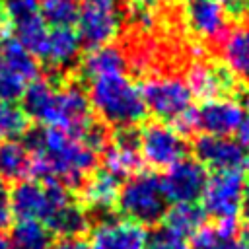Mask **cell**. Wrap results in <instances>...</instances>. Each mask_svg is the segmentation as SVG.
Here are the masks:
<instances>
[{
	"label": "cell",
	"mask_w": 249,
	"mask_h": 249,
	"mask_svg": "<svg viewBox=\"0 0 249 249\" xmlns=\"http://www.w3.org/2000/svg\"><path fill=\"white\" fill-rule=\"evenodd\" d=\"M23 144L31 152V173L66 187L82 185L93 173L97 161V152L84 138L60 128H33Z\"/></svg>",
	"instance_id": "1"
},
{
	"label": "cell",
	"mask_w": 249,
	"mask_h": 249,
	"mask_svg": "<svg viewBox=\"0 0 249 249\" xmlns=\"http://www.w3.org/2000/svg\"><path fill=\"white\" fill-rule=\"evenodd\" d=\"M21 103L25 117L35 119L43 126L60 128L80 138L93 124L88 91L78 84L58 88L53 80L37 78L25 88Z\"/></svg>",
	"instance_id": "2"
},
{
	"label": "cell",
	"mask_w": 249,
	"mask_h": 249,
	"mask_svg": "<svg viewBox=\"0 0 249 249\" xmlns=\"http://www.w3.org/2000/svg\"><path fill=\"white\" fill-rule=\"evenodd\" d=\"M88 99L91 111H95L105 124L117 128H132L146 117L140 88L126 74L91 80Z\"/></svg>",
	"instance_id": "3"
},
{
	"label": "cell",
	"mask_w": 249,
	"mask_h": 249,
	"mask_svg": "<svg viewBox=\"0 0 249 249\" xmlns=\"http://www.w3.org/2000/svg\"><path fill=\"white\" fill-rule=\"evenodd\" d=\"M117 206L126 220L140 226L160 222L167 210L160 177L150 171H138L130 175L119 189Z\"/></svg>",
	"instance_id": "4"
},
{
	"label": "cell",
	"mask_w": 249,
	"mask_h": 249,
	"mask_svg": "<svg viewBox=\"0 0 249 249\" xmlns=\"http://www.w3.org/2000/svg\"><path fill=\"white\" fill-rule=\"evenodd\" d=\"M70 193L58 181H19L10 191L12 214L18 220L47 222L54 210L68 204Z\"/></svg>",
	"instance_id": "5"
},
{
	"label": "cell",
	"mask_w": 249,
	"mask_h": 249,
	"mask_svg": "<svg viewBox=\"0 0 249 249\" xmlns=\"http://www.w3.org/2000/svg\"><path fill=\"white\" fill-rule=\"evenodd\" d=\"M146 113L161 123L177 124L193 109V93L187 82L175 74L152 76L140 86Z\"/></svg>",
	"instance_id": "6"
},
{
	"label": "cell",
	"mask_w": 249,
	"mask_h": 249,
	"mask_svg": "<svg viewBox=\"0 0 249 249\" xmlns=\"http://www.w3.org/2000/svg\"><path fill=\"white\" fill-rule=\"evenodd\" d=\"M245 119L243 105L233 97H216L193 107L177 124L179 132H202L208 136H231L239 130Z\"/></svg>",
	"instance_id": "7"
},
{
	"label": "cell",
	"mask_w": 249,
	"mask_h": 249,
	"mask_svg": "<svg viewBox=\"0 0 249 249\" xmlns=\"http://www.w3.org/2000/svg\"><path fill=\"white\" fill-rule=\"evenodd\" d=\"M138 150L142 161L158 169H167L187 158L189 144L185 134L173 124L152 121L146 123L138 132Z\"/></svg>",
	"instance_id": "8"
},
{
	"label": "cell",
	"mask_w": 249,
	"mask_h": 249,
	"mask_svg": "<svg viewBox=\"0 0 249 249\" xmlns=\"http://www.w3.org/2000/svg\"><path fill=\"white\" fill-rule=\"evenodd\" d=\"M247 177L239 171H218L208 177L202 193V210L214 220H237L243 212Z\"/></svg>",
	"instance_id": "9"
},
{
	"label": "cell",
	"mask_w": 249,
	"mask_h": 249,
	"mask_svg": "<svg viewBox=\"0 0 249 249\" xmlns=\"http://www.w3.org/2000/svg\"><path fill=\"white\" fill-rule=\"evenodd\" d=\"M121 27V14L113 0H84L76 19V35L88 49L109 45Z\"/></svg>",
	"instance_id": "10"
},
{
	"label": "cell",
	"mask_w": 249,
	"mask_h": 249,
	"mask_svg": "<svg viewBox=\"0 0 249 249\" xmlns=\"http://www.w3.org/2000/svg\"><path fill=\"white\" fill-rule=\"evenodd\" d=\"M206 181H208L206 169L196 160L191 158H185L179 163L163 169V175L160 177V185L165 195V200L171 204L196 202L204 193Z\"/></svg>",
	"instance_id": "11"
},
{
	"label": "cell",
	"mask_w": 249,
	"mask_h": 249,
	"mask_svg": "<svg viewBox=\"0 0 249 249\" xmlns=\"http://www.w3.org/2000/svg\"><path fill=\"white\" fill-rule=\"evenodd\" d=\"M196 161L206 169L218 171H233L239 169L245 161L243 146L231 136H208L200 134L195 142Z\"/></svg>",
	"instance_id": "12"
},
{
	"label": "cell",
	"mask_w": 249,
	"mask_h": 249,
	"mask_svg": "<svg viewBox=\"0 0 249 249\" xmlns=\"http://www.w3.org/2000/svg\"><path fill=\"white\" fill-rule=\"evenodd\" d=\"M183 18L195 37L216 41L226 33L230 16L220 0H185Z\"/></svg>",
	"instance_id": "13"
},
{
	"label": "cell",
	"mask_w": 249,
	"mask_h": 249,
	"mask_svg": "<svg viewBox=\"0 0 249 249\" xmlns=\"http://www.w3.org/2000/svg\"><path fill=\"white\" fill-rule=\"evenodd\" d=\"M193 97L202 101L216 97H230L235 89V78L224 68V64H214L206 60H196L191 64L185 78Z\"/></svg>",
	"instance_id": "14"
},
{
	"label": "cell",
	"mask_w": 249,
	"mask_h": 249,
	"mask_svg": "<svg viewBox=\"0 0 249 249\" xmlns=\"http://www.w3.org/2000/svg\"><path fill=\"white\" fill-rule=\"evenodd\" d=\"M146 239L144 226L126 218H111L93 228L89 249H144Z\"/></svg>",
	"instance_id": "15"
},
{
	"label": "cell",
	"mask_w": 249,
	"mask_h": 249,
	"mask_svg": "<svg viewBox=\"0 0 249 249\" xmlns=\"http://www.w3.org/2000/svg\"><path fill=\"white\" fill-rule=\"evenodd\" d=\"M142 163L138 150V134L132 128H121V132L113 138V142L103 152V169L117 177H130L138 173Z\"/></svg>",
	"instance_id": "16"
},
{
	"label": "cell",
	"mask_w": 249,
	"mask_h": 249,
	"mask_svg": "<svg viewBox=\"0 0 249 249\" xmlns=\"http://www.w3.org/2000/svg\"><path fill=\"white\" fill-rule=\"evenodd\" d=\"M80 49H82V43L72 27H53L49 29V35L41 49L39 58L45 60L49 66L62 70L76 62Z\"/></svg>",
	"instance_id": "17"
},
{
	"label": "cell",
	"mask_w": 249,
	"mask_h": 249,
	"mask_svg": "<svg viewBox=\"0 0 249 249\" xmlns=\"http://www.w3.org/2000/svg\"><path fill=\"white\" fill-rule=\"evenodd\" d=\"M119 189H121L119 179L107 173L105 169H101V171H93L82 183L80 196L86 208L95 212H109L117 204Z\"/></svg>",
	"instance_id": "18"
},
{
	"label": "cell",
	"mask_w": 249,
	"mask_h": 249,
	"mask_svg": "<svg viewBox=\"0 0 249 249\" xmlns=\"http://www.w3.org/2000/svg\"><path fill=\"white\" fill-rule=\"evenodd\" d=\"M220 56L224 68L233 78L249 82V25H239L226 33Z\"/></svg>",
	"instance_id": "19"
},
{
	"label": "cell",
	"mask_w": 249,
	"mask_h": 249,
	"mask_svg": "<svg viewBox=\"0 0 249 249\" xmlns=\"http://www.w3.org/2000/svg\"><path fill=\"white\" fill-rule=\"evenodd\" d=\"M126 66H128V58L124 51L109 43L103 47L89 49V53L82 60V74L88 80H97V78L124 74Z\"/></svg>",
	"instance_id": "20"
},
{
	"label": "cell",
	"mask_w": 249,
	"mask_h": 249,
	"mask_svg": "<svg viewBox=\"0 0 249 249\" xmlns=\"http://www.w3.org/2000/svg\"><path fill=\"white\" fill-rule=\"evenodd\" d=\"M31 173V152L23 142L2 140L0 142V179L23 181Z\"/></svg>",
	"instance_id": "21"
},
{
	"label": "cell",
	"mask_w": 249,
	"mask_h": 249,
	"mask_svg": "<svg viewBox=\"0 0 249 249\" xmlns=\"http://www.w3.org/2000/svg\"><path fill=\"white\" fill-rule=\"evenodd\" d=\"M204 210L196 202L187 204H173L163 214V228L179 237H193L204 226Z\"/></svg>",
	"instance_id": "22"
},
{
	"label": "cell",
	"mask_w": 249,
	"mask_h": 249,
	"mask_svg": "<svg viewBox=\"0 0 249 249\" xmlns=\"http://www.w3.org/2000/svg\"><path fill=\"white\" fill-rule=\"evenodd\" d=\"M45 226L51 233H56L58 237H80L89 228V218L86 208L70 200L68 204L54 210L45 222Z\"/></svg>",
	"instance_id": "23"
},
{
	"label": "cell",
	"mask_w": 249,
	"mask_h": 249,
	"mask_svg": "<svg viewBox=\"0 0 249 249\" xmlns=\"http://www.w3.org/2000/svg\"><path fill=\"white\" fill-rule=\"evenodd\" d=\"M47 35H49V25L43 19L41 12L14 21V39L23 49H27L33 56L41 54V49L47 41Z\"/></svg>",
	"instance_id": "24"
},
{
	"label": "cell",
	"mask_w": 249,
	"mask_h": 249,
	"mask_svg": "<svg viewBox=\"0 0 249 249\" xmlns=\"http://www.w3.org/2000/svg\"><path fill=\"white\" fill-rule=\"evenodd\" d=\"M0 62L10 70H14L16 74H19L29 84L39 76V66L35 56L27 49H23L16 39H6L0 43Z\"/></svg>",
	"instance_id": "25"
},
{
	"label": "cell",
	"mask_w": 249,
	"mask_h": 249,
	"mask_svg": "<svg viewBox=\"0 0 249 249\" xmlns=\"http://www.w3.org/2000/svg\"><path fill=\"white\" fill-rule=\"evenodd\" d=\"M51 231L43 222L19 220L12 230V249H49Z\"/></svg>",
	"instance_id": "26"
},
{
	"label": "cell",
	"mask_w": 249,
	"mask_h": 249,
	"mask_svg": "<svg viewBox=\"0 0 249 249\" xmlns=\"http://www.w3.org/2000/svg\"><path fill=\"white\" fill-rule=\"evenodd\" d=\"M80 4L78 0H43L41 16L53 27H72L78 19Z\"/></svg>",
	"instance_id": "27"
},
{
	"label": "cell",
	"mask_w": 249,
	"mask_h": 249,
	"mask_svg": "<svg viewBox=\"0 0 249 249\" xmlns=\"http://www.w3.org/2000/svg\"><path fill=\"white\" fill-rule=\"evenodd\" d=\"M27 130V117L25 113L16 107L14 103L0 101V138L14 140L16 136Z\"/></svg>",
	"instance_id": "28"
},
{
	"label": "cell",
	"mask_w": 249,
	"mask_h": 249,
	"mask_svg": "<svg viewBox=\"0 0 249 249\" xmlns=\"http://www.w3.org/2000/svg\"><path fill=\"white\" fill-rule=\"evenodd\" d=\"M27 86H29L27 80H23L19 74H16L14 70H10L0 62V101L14 103L23 95Z\"/></svg>",
	"instance_id": "29"
},
{
	"label": "cell",
	"mask_w": 249,
	"mask_h": 249,
	"mask_svg": "<svg viewBox=\"0 0 249 249\" xmlns=\"http://www.w3.org/2000/svg\"><path fill=\"white\" fill-rule=\"evenodd\" d=\"M144 249H191V245L187 243L185 237H179V235L167 231L165 228H161L146 239Z\"/></svg>",
	"instance_id": "30"
},
{
	"label": "cell",
	"mask_w": 249,
	"mask_h": 249,
	"mask_svg": "<svg viewBox=\"0 0 249 249\" xmlns=\"http://www.w3.org/2000/svg\"><path fill=\"white\" fill-rule=\"evenodd\" d=\"M4 12L14 23L21 18L37 14L39 6H37V0H4Z\"/></svg>",
	"instance_id": "31"
},
{
	"label": "cell",
	"mask_w": 249,
	"mask_h": 249,
	"mask_svg": "<svg viewBox=\"0 0 249 249\" xmlns=\"http://www.w3.org/2000/svg\"><path fill=\"white\" fill-rule=\"evenodd\" d=\"M12 220H14V214H12V206H10V189L0 179V231L8 230L12 226Z\"/></svg>",
	"instance_id": "32"
},
{
	"label": "cell",
	"mask_w": 249,
	"mask_h": 249,
	"mask_svg": "<svg viewBox=\"0 0 249 249\" xmlns=\"http://www.w3.org/2000/svg\"><path fill=\"white\" fill-rule=\"evenodd\" d=\"M228 12V16H235V18H241V16H247L249 14V0H220Z\"/></svg>",
	"instance_id": "33"
},
{
	"label": "cell",
	"mask_w": 249,
	"mask_h": 249,
	"mask_svg": "<svg viewBox=\"0 0 249 249\" xmlns=\"http://www.w3.org/2000/svg\"><path fill=\"white\" fill-rule=\"evenodd\" d=\"M49 249H89V245L82 237H58Z\"/></svg>",
	"instance_id": "34"
},
{
	"label": "cell",
	"mask_w": 249,
	"mask_h": 249,
	"mask_svg": "<svg viewBox=\"0 0 249 249\" xmlns=\"http://www.w3.org/2000/svg\"><path fill=\"white\" fill-rule=\"evenodd\" d=\"M237 134H239V140H237V142H239L243 148L249 150V115H245L241 126H239V130H237Z\"/></svg>",
	"instance_id": "35"
},
{
	"label": "cell",
	"mask_w": 249,
	"mask_h": 249,
	"mask_svg": "<svg viewBox=\"0 0 249 249\" xmlns=\"http://www.w3.org/2000/svg\"><path fill=\"white\" fill-rule=\"evenodd\" d=\"M136 6H140L142 10H152V8H158L160 4H163L165 0H134Z\"/></svg>",
	"instance_id": "36"
},
{
	"label": "cell",
	"mask_w": 249,
	"mask_h": 249,
	"mask_svg": "<svg viewBox=\"0 0 249 249\" xmlns=\"http://www.w3.org/2000/svg\"><path fill=\"white\" fill-rule=\"evenodd\" d=\"M243 212L247 214L249 218V185H247V191H245V200H243Z\"/></svg>",
	"instance_id": "37"
},
{
	"label": "cell",
	"mask_w": 249,
	"mask_h": 249,
	"mask_svg": "<svg viewBox=\"0 0 249 249\" xmlns=\"http://www.w3.org/2000/svg\"><path fill=\"white\" fill-rule=\"evenodd\" d=\"M241 239L249 245V220H247V224H245V228H243V235H241Z\"/></svg>",
	"instance_id": "38"
},
{
	"label": "cell",
	"mask_w": 249,
	"mask_h": 249,
	"mask_svg": "<svg viewBox=\"0 0 249 249\" xmlns=\"http://www.w3.org/2000/svg\"><path fill=\"white\" fill-rule=\"evenodd\" d=\"M0 249H12V243L4 235H0Z\"/></svg>",
	"instance_id": "39"
},
{
	"label": "cell",
	"mask_w": 249,
	"mask_h": 249,
	"mask_svg": "<svg viewBox=\"0 0 249 249\" xmlns=\"http://www.w3.org/2000/svg\"><path fill=\"white\" fill-rule=\"evenodd\" d=\"M241 167H243V171H245L243 175H245V177H249V156H245V161H243V165H241Z\"/></svg>",
	"instance_id": "40"
},
{
	"label": "cell",
	"mask_w": 249,
	"mask_h": 249,
	"mask_svg": "<svg viewBox=\"0 0 249 249\" xmlns=\"http://www.w3.org/2000/svg\"><path fill=\"white\" fill-rule=\"evenodd\" d=\"M247 111H249V99H247Z\"/></svg>",
	"instance_id": "41"
}]
</instances>
